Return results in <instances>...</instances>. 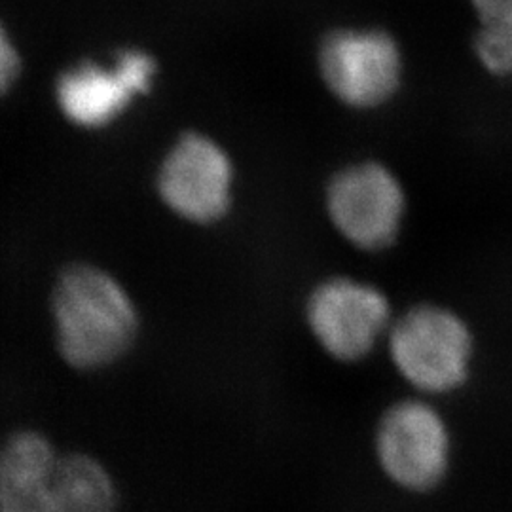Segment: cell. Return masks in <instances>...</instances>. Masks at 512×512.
<instances>
[{"label": "cell", "instance_id": "obj_1", "mask_svg": "<svg viewBox=\"0 0 512 512\" xmlns=\"http://www.w3.org/2000/svg\"><path fill=\"white\" fill-rule=\"evenodd\" d=\"M52 338L59 361L82 376L122 365L135 351L143 321L128 289L90 264L63 270L50 296Z\"/></svg>", "mask_w": 512, "mask_h": 512}, {"label": "cell", "instance_id": "obj_2", "mask_svg": "<svg viewBox=\"0 0 512 512\" xmlns=\"http://www.w3.org/2000/svg\"><path fill=\"white\" fill-rule=\"evenodd\" d=\"M372 471L389 492L427 501L446 492L459 463V435L448 404L397 393L376 410L368 429Z\"/></svg>", "mask_w": 512, "mask_h": 512}, {"label": "cell", "instance_id": "obj_3", "mask_svg": "<svg viewBox=\"0 0 512 512\" xmlns=\"http://www.w3.org/2000/svg\"><path fill=\"white\" fill-rule=\"evenodd\" d=\"M382 353L401 391L448 404L475 384L480 340L467 313L423 298L397 311Z\"/></svg>", "mask_w": 512, "mask_h": 512}, {"label": "cell", "instance_id": "obj_4", "mask_svg": "<svg viewBox=\"0 0 512 512\" xmlns=\"http://www.w3.org/2000/svg\"><path fill=\"white\" fill-rule=\"evenodd\" d=\"M397 311L378 283L359 275L329 274L304 296L302 323L313 348L330 365L359 368L384 351Z\"/></svg>", "mask_w": 512, "mask_h": 512}, {"label": "cell", "instance_id": "obj_5", "mask_svg": "<svg viewBox=\"0 0 512 512\" xmlns=\"http://www.w3.org/2000/svg\"><path fill=\"white\" fill-rule=\"evenodd\" d=\"M315 71L336 105L374 114L403 93V42L384 25H334L315 44Z\"/></svg>", "mask_w": 512, "mask_h": 512}, {"label": "cell", "instance_id": "obj_6", "mask_svg": "<svg viewBox=\"0 0 512 512\" xmlns=\"http://www.w3.org/2000/svg\"><path fill=\"white\" fill-rule=\"evenodd\" d=\"M410 211L401 175L378 158L336 167L323 184V213L334 234L363 255H384L399 245Z\"/></svg>", "mask_w": 512, "mask_h": 512}, {"label": "cell", "instance_id": "obj_7", "mask_svg": "<svg viewBox=\"0 0 512 512\" xmlns=\"http://www.w3.org/2000/svg\"><path fill=\"white\" fill-rule=\"evenodd\" d=\"M236 169L228 152L203 133H184L158 171V192L169 211L196 224L224 219L234 202Z\"/></svg>", "mask_w": 512, "mask_h": 512}, {"label": "cell", "instance_id": "obj_8", "mask_svg": "<svg viewBox=\"0 0 512 512\" xmlns=\"http://www.w3.org/2000/svg\"><path fill=\"white\" fill-rule=\"evenodd\" d=\"M156 61L143 50H126L114 67L92 61L63 71L55 84V101L63 116L84 129L105 128L120 118L135 97L152 88Z\"/></svg>", "mask_w": 512, "mask_h": 512}, {"label": "cell", "instance_id": "obj_9", "mask_svg": "<svg viewBox=\"0 0 512 512\" xmlns=\"http://www.w3.org/2000/svg\"><path fill=\"white\" fill-rule=\"evenodd\" d=\"M63 448L31 423L0 437V512H50Z\"/></svg>", "mask_w": 512, "mask_h": 512}, {"label": "cell", "instance_id": "obj_10", "mask_svg": "<svg viewBox=\"0 0 512 512\" xmlns=\"http://www.w3.org/2000/svg\"><path fill=\"white\" fill-rule=\"evenodd\" d=\"M124 490L105 459L92 450L63 448L52 512H122Z\"/></svg>", "mask_w": 512, "mask_h": 512}, {"label": "cell", "instance_id": "obj_11", "mask_svg": "<svg viewBox=\"0 0 512 512\" xmlns=\"http://www.w3.org/2000/svg\"><path fill=\"white\" fill-rule=\"evenodd\" d=\"M476 19L471 52L478 69L512 82V0H469Z\"/></svg>", "mask_w": 512, "mask_h": 512}, {"label": "cell", "instance_id": "obj_12", "mask_svg": "<svg viewBox=\"0 0 512 512\" xmlns=\"http://www.w3.org/2000/svg\"><path fill=\"white\" fill-rule=\"evenodd\" d=\"M19 74H21V55L8 29L0 21V97H4L16 86Z\"/></svg>", "mask_w": 512, "mask_h": 512}]
</instances>
